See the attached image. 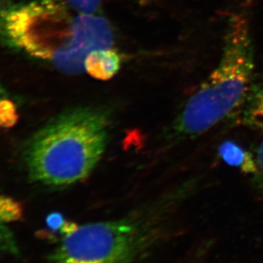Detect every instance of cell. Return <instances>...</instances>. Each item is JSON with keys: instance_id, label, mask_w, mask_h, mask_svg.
I'll return each mask as SVG.
<instances>
[{"instance_id": "cell-1", "label": "cell", "mask_w": 263, "mask_h": 263, "mask_svg": "<svg viewBox=\"0 0 263 263\" xmlns=\"http://www.w3.org/2000/svg\"><path fill=\"white\" fill-rule=\"evenodd\" d=\"M110 122V110L100 105L69 107L51 117L23 144L29 179L64 187L88 177L104 156Z\"/></svg>"}, {"instance_id": "cell-2", "label": "cell", "mask_w": 263, "mask_h": 263, "mask_svg": "<svg viewBox=\"0 0 263 263\" xmlns=\"http://www.w3.org/2000/svg\"><path fill=\"white\" fill-rule=\"evenodd\" d=\"M254 50L249 23L232 14L220 62L176 117L178 139L194 138L211 129L242 106L254 81Z\"/></svg>"}, {"instance_id": "cell-3", "label": "cell", "mask_w": 263, "mask_h": 263, "mask_svg": "<svg viewBox=\"0 0 263 263\" xmlns=\"http://www.w3.org/2000/svg\"><path fill=\"white\" fill-rule=\"evenodd\" d=\"M76 13L63 0L0 3V46L65 76L83 73L76 58Z\"/></svg>"}, {"instance_id": "cell-4", "label": "cell", "mask_w": 263, "mask_h": 263, "mask_svg": "<svg viewBox=\"0 0 263 263\" xmlns=\"http://www.w3.org/2000/svg\"><path fill=\"white\" fill-rule=\"evenodd\" d=\"M145 240L144 231L133 220L77 226L64 234L47 263H132Z\"/></svg>"}, {"instance_id": "cell-5", "label": "cell", "mask_w": 263, "mask_h": 263, "mask_svg": "<svg viewBox=\"0 0 263 263\" xmlns=\"http://www.w3.org/2000/svg\"><path fill=\"white\" fill-rule=\"evenodd\" d=\"M122 65L120 54L112 48L91 51L85 60V72L99 81H108L114 77Z\"/></svg>"}, {"instance_id": "cell-6", "label": "cell", "mask_w": 263, "mask_h": 263, "mask_svg": "<svg viewBox=\"0 0 263 263\" xmlns=\"http://www.w3.org/2000/svg\"><path fill=\"white\" fill-rule=\"evenodd\" d=\"M240 117L243 125L263 131V73L256 81L254 79Z\"/></svg>"}, {"instance_id": "cell-7", "label": "cell", "mask_w": 263, "mask_h": 263, "mask_svg": "<svg viewBox=\"0 0 263 263\" xmlns=\"http://www.w3.org/2000/svg\"><path fill=\"white\" fill-rule=\"evenodd\" d=\"M221 159L227 164L238 167L242 172L253 176L256 167L253 153L246 151L239 144L234 142L226 141L218 149Z\"/></svg>"}, {"instance_id": "cell-8", "label": "cell", "mask_w": 263, "mask_h": 263, "mask_svg": "<svg viewBox=\"0 0 263 263\" xmlns=\"http://www.w3.org/2000/svg\"><path fill=\"white\" fill-rule=\"evenodd\" d=\"M0 252L18 256L20 251L14 233L6 224L0 222Z\"/></svg>"}, {"instance_id": "cell-9", "label": "cell", "mask_w": 263, "mask_h": 263, "mask_svg": "<svg viewBox=\"0 0 263 263\" xmlns=\"http://www.w3.org/2000/svg\"><path fill=\"white\" fill-rule=\"evenodd\" d=\"M68 8L76 14L99 13L104 0H63Z\"/></svg>"}, {"instance_id": "cell-10", "label": "cell", "mask_w": 263, "mask_h": 263, "mask_svg": "<svg viewBox=\"0 0 263 263\" xmlns=\"http://www.w3.org/2000/svg\"><path fill=\"white\" fill-rule=\"evenodd\" d=\"M252 153L256 167V173L252 178L256 183V186L263 194V139L259 142Z\"/></svg>"}, {"instance_id": "cell-11", "label": "cell", "mask_w": 263, "mask_h": 263, "mask_svg": "<svg viewBox=\"0 0 263 263\" xmlns=\"http://www.w3.org/2000/svg\"><path fill=\"white\" fill-rule=\"evenodd\" d=\"M10 97H11L10 94L8 92L7 90L4 87V86L0 82V103L6 99H9Z\"/></svg>"}]
</instances>
